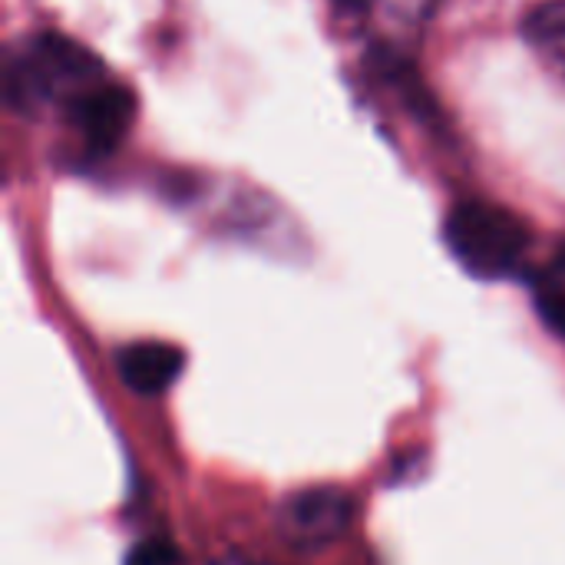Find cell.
I'll use <instances>...</instances> for the list:
<instances>
[{
    "label": "cell",
    "instance_id": "cell-1",
    "mask_svg": "<svg viewBox=\"0 0 565 565\" xmlns=\"http://www.w3.org/2000/svg\"><path fill=\"white\" fill-rule=\"evenodd\" d=\"M106 79V66L89 50L60 33H36L13 50L7 93L23 113H56L66 119Z\"/></svg>",
    "mask_w": 565,
    "mask_h": 565
},
{
    "label": "cell",
    "instance_id": "cell-2",
    "mask_svg": "<svg viewBox=\"0 0 565 565\" xmlns=\"http://www.w3.org/2000/svg\"><path fill=\"white\" fill-rule=\"evenodd\" d=\"M447 245L470 275L497 281L510 278L526 262L530 228L520 215L497 202L467 199L447 215Z\"/></svg>",
    "mask_w": 565,
    "mask_h": 565
},
{
    "label": "cell",
    "instance_id": "cell-3",
    "mask_svg": "<svg viewBox=\"0 0 565 565\" xmlns=\"http://www.w3.org/2000/svg\"><path fill=\"white\" fill-rule=\"evenodd\" d=\"M354 523V500L344 490L318 487L288 497L275 516L278 536L305 553L334 546Z\"/></svg>",
    "mask_w": 565,
    "mask_h": 565
},
{
    "label": "cell",
    "instance_id": "cell-4",
    "mask_svg": "<svg viewBox=\"0 0 565 565\" xmlns=\"http://www.w3.org/2000/svg\"><path fill=\"white\" fill-rule=\"evenodd\" d=\"M440 0H351L348 17L364 23L387 50H404L420 40Z\"/></svg>",
    "mask_w": 565,
    "mask_h": 565
},
{
    "label": "cell",
    "instance_id": "cell-5",
    "mask_svg": "<svg viewBox=\"0 0 565 565\" xmlns=\"http://www.w3.org/2000/svg\"><path fill=\"white\" fill-rule=\"evenodd\" d=\"M182 351L166 341H136L116 351V371L132 394L159 397L182 374Z\"/></svg>",
    "mask_w": 565,
    "mask_h": 565
},
{
    "label": "cell",
    "instance_id": "cell-6",
    "mask_svg": "<svg viewBox=\"0 0 565 565\" xmlns=\"http://www.w3.org/2000/svg\"><path fill=\"white\" fill-rule=\"evenodd\" d=\"M523 36L550 73L565 79V0L540 3L523 20Z\"/></svg>",
    "mask_w": 565,
    "mask_h": 565
},
{
    "label": "cell",
    "instance_id": "cell-7",
    "mask_svg": "<svg viewBox=\"0 0 565 565\" xmlns=\"http://www.w3.org/2000/svg\"><path fill=\"white\" fill-rule=\"evenodd\" d=\"M533 301L546 328L565 341V248L533 275Z\"/></svg>",
    "mask_w": 565,
    "mask_h": 565
},
{
    "label": "cell",
    "instance_id": "cell-8",
    "mask_svg": "<svg viewBox=\"0 0 565 565\" xmlns=\"http://www.w3.org/2000/svg\"><path fill=\"white\" fill-rule=\"evenodd\" d=\"M122 565H185V559L169 540H142L129 550Z\"/></svg>",
    "mask_w": 565,
    "mask_h": 565
},
{
    "label": "cell",
    "instance_id": "cell-9",
    "mask_svg": "<svg viewBox=\"0 0 565 565\" xmlns=\"http://www.w3.org/2000/svg\"><path fill=\"white\" fill-rule=\"evenodd\" d=\"M338 7H341V10L348 13V7H351V0H338Z\"/></svg>",
    "mask_w": 565,
    "mask_h": 565
}]
</instances>
